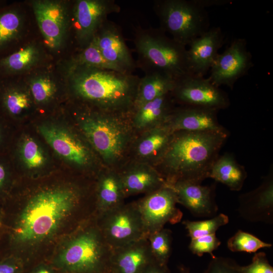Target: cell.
<instances>
[{
    "label": "cell",
    "mask_w": 273,
    "mask_h": 273,
    "mask_svg": "<svg viewBox=\"0 0 273 273\" xmlns=\"http://www.w3.org/2000/svg\"><path fill=\"white\" fill-rule=\"evenodd\" d=\"M176 105L170 93L133 109L130 116L135 134L164 124Z\"/></svg>",
    "instance_id": "27"
},
{
    "label": "cell",
    "mask_w": 273,
    "mask_h": 273,
    "mask_svg": "<svg viewBox=\"0 0 273 273\" xmlns=\"http://www.w3.org/2000/svg\"><path fill=\"white\" fill-rule=\"evenodd\" d=\"M96 38L104 58L123 73H132L136 67L119 28L106 20L98 31Z\"/></svg>",
    "instance_id": "21"
},
{
    "label": "cell",
    "mask_w": 273,
    "mask_h": 273,
    "mask_svg": "<svg viewBox=\"0 0 273 273\" xmlns=\"http://www.w3.org/2000/svg\"><path fill=\"white\" fill-rule=\"evenodd\" d=\"M240 268L242 273H273V267L264 252L256 253L249 264Z\"/></svg>",
    "instance_id": "38"
},
{
    "label": "cell",
    "mask_w": 273,
    "mask_h": 273,
    "mask_svg": "<svg viewBox=\"0 0 273 273\" xmlns=\"http://www.w3.org/2000/svg\"><path fill=\"white\" fill-rule=\"evenodd\" d=\"M179 273H191L190 269L183 264H180L178 266Z\"/></svg>",
    "instance_id": "42"
},
{
    "label": "cell",
    "mask_w": 273,
    "mask_h": 273,
    "mask_svg": "<svg viewBox=\"0 0 273 273\" xmlns=\"http://www.w3.org/2000/svg\"><path fill=\"white\" fill-rule=\"evenodd\" d=\"M221 241L215 234L191 239L189 248L194 255L202 256L205 253L214 257L213 252L220 245Z\"/></svg>",
    "instance_id": "36"
},
{
    "label": "cell",
    "mask_w": 273,
    "mask_h": 273,
    "mask_svg": "<svg viewBox=\"0 0 273 273\" xmlns=\"http://www.w3.org/2000/svg\"><path fill=\"white\" fill-rule=\"evenodd\" d=\"M22 77L29 88L35 105L48 106L57 100L62 90L67 91L64 76L56 61Z\"/></svg>",
    "instance_id": "19"
},
{
    "label": "cell",
    "mask_w": 273,
    "mask_h": 273,
    "mask_svg": "<svg viewBox=\"0 0 273 273\" xmlns=\"http://www.w3.org/2000/svg\"><path fill=\"white\" fill-rule=\"evenodd\" d=\"M7 175V166L3 161L0 160V188L4 186Z\"/></svg>",
    "instance_id": "40"
},
{
    "label": "cell",
    "mask_w": 273,
    "mask_h": 273,
    "mask_svg": "<svg viewBox=\"0 0 273 273\" xmlns=\"http://www.w3.org/2000/svg\"><path fill=\"white\" fill-rule=\"evenodd\" d=\"M135 203L142 217L147 238L150 234L164 228L167 223L173 224L180 222L183 217V212L176 206V194L167 184L146 194Z\"/></svg>",
    "instance_id": "11"
},
{
    "label": "cell",
    "mask_w": 273,
    "mask_h": 273,
    "mask_svg": "<svg viewBox=\"0 0 273 273\" xmlns=\"http://www.w3.org/2000/svg\"><path fill=\"white\" fill-rule=\"evenodd\" d=\"M134 44L138 55L136 65L145 73L159 72L177 80L193 75L186 47L168 37L161 29L135 30Z\"/></svg>",
    "instance_id": "5"
},
{
    "label": "cell",
    "mask_w": 273,
    "mask_h": 273,
    "mask_svg": "<svg viewBox=\"0 0 273 273\" xmlns=\"http://www.w3.org/2000/svg\"><path fill=\"white\" fill-rule=\"evenodd\" d=\"M36 273H50V272L48 271L47 270L42 269V270H40L38 271Z\"/></svg>",
    "instance_id": "45"
},
{
    "label": "cell",
    "mask_w": 273,
    "mask_h": 273,
    "mask_svg": "<svg viewBox=\"0 0 273 273\" xmlns=\"http://www.w3.org/2000/svg\"><path fill=\"white\" fill-rule=\"evenodd\" d=\"M112 250L96 222L71 240L59 262L69 273H109Z\"/></svg>",
    "instance_id": "8"
},
{
    "label": "cell",
    "mask_w": 273,
    "mask_h": 273,
    "mask_svg": "<svg viewBox=\"0 0 273 273\" xmlns=\"http://www.w3.org/2000/svg\"><path fill=\"white\" fill-rule=\"evenodd\" d=\"M229 221V217L226 215L220 213L208 219L198 221L186 220L182 223L191 239L215 234L220 227L228 224Z\"/></svg>",
    "instance_id": "33"
},
{
    "label": "cell",
    "mask_w": 273,
    "mask_h": 273,
    "mask_svg": "<svg viewBox=\"0 0 273 273\" xmlns=\"http://www.w3.org/2000/svg\"><path fill=\"white\" fill-rule=\"evenodd\" d=\"M228 136L209 131L174 132L166 152L154 167L167 184L178 181L201 184L209 177Z\"/></svg>",
    "instance_id": "2"
},
{
    "label": "cell",
    "mask_w": 273,
    "mask_h": 273,
    "mask_svg": "<svg viewBox=\"0 0 273 273\" xmlns=\"http://www.w3.org/2000/svg\"><path fill=\"white\" fill-rule=\"evenodd\" d=\"M82 193L75 187L41 192L27 204L19 217L14 233L22 243L38 241L50 236L63 221L79 209Z\"/></svg>",
    "instance_id": "4"
},
{
    "label": "cell",
    "mask_w": 273,
    "mask_h": 273,
    "mask_svg": "<svg viewBox=\"0 0 273 273\" xmlns=\"http://www.w3.org/2000/svg\"><path fill=\"white\" fill-rule=\"evenodd\" d=\"M97 219L99 229L112 249L147 238L135 202L124 203Z\"/></svg>",
    "instance_id": "9"
},
{
    "label": "cell",
    "mask_w": 273,
    "mask_h": 273,
    "mask_svg": "<svg viewBox=\"0 0 273 273\" xmlns=\"http://www.w3.org/2000/svg\"><path fill=\"white\" fill-rule=\"evenodd\" d=\"M205 8L203 0H158L154 5L160 29L186 47L209 29Z\"/></svg>",
    "instance_id": "7"
},
{
    "label": "cell",
    "mask_w": 273,
    "mask_h": 273,
    "mask_svg": "<svg viewBox=\"0 0 273 273\" xmlns=\"http://www.w3.org/2000/svg\"><path fill=\"white\" fill-rule=\"evenodd\" d=\"M142 273H171L167 265H161L155 260L151 262Z\"/></svg>",
    "instance_id": "39"
},
{
    "label": "cell",
    "mask_w": 273,
    "mask_h": 273,
    "mask_svg": "<svg viewBox=\"0 0 273 273\" xmlns=\"http://www.w3.org/2000/svg\"><path fill=\"white\" fill-rule=\"evenodd\" d=\"M4 138V130L0 124V147L3 145Z\"/></svg>",
    "instance_id": "43"
},
{
    "label": "cell",
    "mask_w": 273,
    "mask_h": 273,
    "mask_svg": "<svg viewBox=\"0 0 273 273\" xmlns=\"http://www.w3.org/2000/svg\"><path fill=\"white\" fill-rule=\"evenodd\" d=\"M75 112L78 128L104 167L119 170L129 161L136 135L130 113L107 112L78 103Z\"/></svg>",
    "instance_id": "3"
},
{
    "label": "cell",
    "mask_w": 273,
    "mask_h": 273,
    "mask_svg": "<svg viewBox=\"0 0 273 273\" xmlns=\"http://www.w3.org/2000/svg\"><path fill=\"white\" fill-rule=\"evenodd\" d=\"M176 81L172 77L162 72L146 73L140 78L132 110L147 102L170 94Z\"/></svg>",
    "instance_id": "30"
},
{
    "label": "cell",
    "mask_w": 273,
    "mask_h": 273,
    "mask_svg": "<svg viewBox=\"0 0 273 273\" xmlns=\"http://www.w3.org/2000/svg\"><path fill=\"white\" fill-rule=\"evenodd\" d=\"M173 133L164 124L135 135L129 161L155 166L166 152Z\"/></svg>",
    "instance_id": "22"
},
{
    "label": "cell",
    "mask_w": 273,
    "mask_h": 273,
    "mask_svg": "<svg viewBox=\"0 0 273 273\" xmlns=\"http://www.w3.org/2000/svg\"><path fill=\"white\" fill-rule=\"evenodd\" d=\"M125 199L118 171L104 167L99 173L96 201L97 216L124 204Z\"/></svg>",
    "instance_id": "28"
},
{
    "label": "cell",
    "mask_w": 273,
    "mask_h": 273,
    "mask_svg": "<svg viewBox=\"0 0 273 273\" xmlns=\"http://www.w3.org/2000/svg\"><path fill=\"white\" fill-rule=\"evenodd\" d=\"M35 105L29 88L22 76L0 79V112L17 117Z\"/></svg>",
    "instance_id": "25"
},
{
    "label": "cell",
    "mask_w": 273,
    "mask_h": 273,
    "mask_svg": "<svg viewBox=\"0 0 273 273\" xmlns=\"http://www.w3.org/2000/svg\"><path fill=\"white\" fill-rule=\"evenodd\" d=\"M67 92L78 104L107 112L132 110L140 78L132 73L87 66L65 67L56 62Z\"/></svg>",
    "instance_id": "1"
},
{
    "label": "cell",
    "mask_w": 273,
    "mask_h": 273,
    "mask_svg": "<svg viewBox=\"0 0 273 273\" xmlns=\"http://www.w3.org/2000/svg\"><path fill=\"white\" fill-rule=\"evenodd\" d=\"M16 266L9 263L0 264V273H15Z\"/></svg>",
    "instance_id": "41"
},
{
    "label": "cell",
    "mask_w": 273,
    "mask_h": 273,
    "mask_svg": "<svg viewBox=\"0 0 273 273\" xmlns=\"http://www.w3.org/2000/svg\"><path fill=\"white\" fill-rule=\"evenodd\" d=\"M54 61L38 34L0 58V79L23 76Z\"/></svg>",
    "instance_id": "16"
},
{
    "label": "cell",
    "mask_w": 273,
    "mask_h": 273,
    "mask_svg": "<svg viewBox=\"0 0 273 273\" xmlns=\"http://www.w3.org/2000/svg\"><path fill=\"white\" fill-rule=\"evenodd\" d=\"M223 36L219 27H212L192 40L187 49L188 59L192 74L204 77L210 70L218 51L223 43Z\"/></svg>",
    "instance_id": "24"
},
{
    "label": "cell",
    "mask_w": 273,
    "mask_h": 273,
    "mask_svg": "<svg viewBox=\"0 0 273 273\" xmlns=\"http://www.w3.org/2000/svg\"><path fill=\"white\" fill-rule=\"evenodd\" d=\"M7 5V2L6 1L0 0V9Z\"/></svg>",
    "instance_id": "44"
},
{
    "label": "cell",
    "mask_w": 273,
    "mask_h": 273,
    "mask_svg": "<svg viewBox=\"0 0 273 273\" xmlns=\"http://www.w3.org/2000/svg\"><path fill=\"white\" fill-rule=\"evenodd\" d=\"M252 66V56L247 50L246 40L237 38L223 53L217 55L208 78L217 87L226 85L233 89L236 82Z\"/></svg>",
    "instance_id": "15"
},
{
    "label": "cell",
    "mask_w": 273,
    "mask_h": 273,
    "mask_svg": "<svg viewBox=\"0 0 273 273\" xmlns=\"http://www.w3.org/2000/svg\"><path fill=\"white\" fill-rule=\"evenodd\" d=\"M227 246L234 252L255 253L260 249L271 247L272 244L262 241L250 233L238 230L228 240Z\"/></svg>",
    "instance_id": "34"
},
{
    "label": "cell",
    "mask_w": 273,
    "mask_h": 273,
    "mask_svg": "<svg viewBox=\"0 0 273 273\" xmlns=\"http://www.w3.org/2000/svg\"><path fill=\"white\" fill-rule=\"evenodd\" d=\"M38 130L56 153L76 167L88 168L97 162L102 164L87 142L78 135L52 125L40 126Z\"/></svg>",
    "instance_id": "14"
},
{
    "label": "cell",
    "mask_w": 273,
    "mask_h": 273,
    "mask_svg": "<svg viewBox=\"0 0 273 273\" xmlns=\"http://www.w3.org/2000/svg\"><path fill=\"white\" fill-rule=\"evenodd\" d=\"M237 210L240 215L248 221L273 223L272 166L258 187L239 196Z\"/></svg>",
    "instance_id": "17"
},
{
    "label": "cell",
    "mask_w": 273,
    "mask_h": 273,
    "mask_svg": "<svg viewBox=\"0 0 273 273\" xmlns=\"http://www.w3.org/2000/svg\"><path fill=\"white\" fill-rule=\"evenodd\" d=\"M56 62L60 65L65 67L87 66L120 72L102 56L96 36L84 48L73 52L67 57Z\"/></svg>",
    "instance_id": "31"
},
{
    "label": "cell",
    "mask_w": 273,
    "mask_h": 273,
    "mask_svg": "<svg viewBox=\"0 0 273 273\" xmlns=\"http://www.w3.org/2000/svg\"><path fill=\"white\" fill-rule=\"evenodd\" d=\"M38 34L48 51L57 61L66 57L71 37L72 1L29 0Z\"/></svg>",
    "instance_id": "6"
},
{
    "label": "cell",
    "mask_w": 273,
    "mask_h": 273,
    "mask_svg": "<svg viewBox=\"0 0 273 273\" xmlns=\"http://www.w3.org/2000/svg\"><path fill=\"white\" fill-rule=\"evenodd\" d=\"M150 249L154 259L161 265H167L172 250V232L163 228L147 237Z\"/></svg>",
    "instance_id": "32"
},
{
    "label": "cell",
    "mask_w": 273,
    "mask_h": 273,
    "mask_svg": "<svg viewBox=\"0 0 273 273\" xmlns=\"http://www.w3.org/2000/svg\"><path fill=\"white\" fill-rule=\"evenodd\" d=\"M118 172L125 198L147 194L167 184L154 167L145 163L129 161Z\"/></svg>",
    "instance_id": "23"
},
{
    "label": "cell",
    "mask_w": 273,
    "mask_h": 273,
    "mask_svg": "<svg viewBox=\"0 0 273 273\" xmlns=\"http://www.w3.org/2000/svg\"><path fill=\"white\" fill-rule=\"evenodd\" d=\"M218 111L201 107L176 106L164 123L172 132L209 131L229 134L218 121Z\"/></svg>",
    "instance_id": "18"
},
{
    "label": "cell",
    "mask_w": 273,
    "mask_h": 273,
    "mask_svg": "<svg viewBox=\"0 0 273 273\" xmlns=\"http://www.w3.org/2000/svg\"><path fill=\"white\" fill-rule=\"evenodd\" d=\"M32 20V12L26 2L0 9V58L33 36Z\"/></svg>",
    "instance_id": "13"
},
{
    "label": "cell",
    "mask_w": 273,
    "mask_h": 273,
    "mask_svg": "<svg viewBox=\"0 0 273 273\" xmlns=\"http://www.w3.org/2000/svg\"><path fill=\"white\" fill-rule=\"evenodd\" d=\"M112 0L72 1L71 37L75 51L86 47L107 20L108 16L120 11Z\"/></svg>",
    "instance_id": "10"
},
{
    "label": "cell",
    "mask_w": 273,
    "mask_h": 273,
    "mask_svg": "<svg viewBox=\"0 0 273 273\" xmlns=\"http://www.w3.org/2000/svg\"><path fill=\"white\" fill-rule=\"evenodd\" d=\"M240 266L231 258L214 256L203 273H242Z\"/></svg>",
    "instance_id": "37"
},
{
    "label": "cell",
    "mask_w": 273,
    "mask_h": 273,
    "mask_svg": "<svg viewBox=\"0 0 273 273\" xmlns=\"http://www.w3.org/2000/svg\"><path fill=\"white\" fill-rule=\"evenodd\" d=\"M247 177L245 167L230 153L218 157L209 175V177L223 184L233 191H239L242 189Z\"/></svg>",
    "instance_id": "29"
},
{
    "label": "cell",
    "mask_w": 273,
    "mask_h": 273,
    "mask_svg": "<svg viewBox=\"0 0 273 273\" xmlns=\"http://www.w3.org/2000/svg\"><path fill=\"white\" fill-rule=\"evenodd\" d=\"M154 259L147 238L114 249L109 273H142Z\"/></svg>",
    "instance_id": "26"
},
{
    "label": "cell",
    "mask_w": 273,
    "mask_h": 273,
    "mask_svg": "<svg viewBox=\"0 0 273 273\" xmlns=\"http://www.w3.org/2000/svg\"><path fill=\"white\" fill-rule=\"evenodd\" d=\"M20 152L24 162L30 169L39 168L45 162L41 149L31 138H28L24 141Z\"/></svg>",
    "instance_id": "35"
},
{
    "label": "cell",
    "mask_w": 273,
    "mask_h": 273,
    "mask_svg": "<svg viewBox=\"0 0 273 273\" xmlns=\"http://www.w3.org/2000/svg\"><path fill=\"white\" fill-rule=\"evenodd\" d=\"M171 95L178 105L201 107L217 111L228 108V94L208 78L190 75L176 81Z\"/></svg>",
    "instance_id": "12"
},
{
    "label": "cell",
    "mask_w": 273,
    "mask_h": 273,
    "mask_svg": "<svg viewBox=\"0 0 273 273\" xmlns=\"http://www.w3.org/2000/svg\"><path fill=\"white\" fill-rule=\"evenodd\" d=\"M174 190L177 203L186 208L195 217H212L218 207L215 201V185L202 186L187 181L168 184Z\"/></svg>",
    "instance_id": "20"
}]
</instances>
